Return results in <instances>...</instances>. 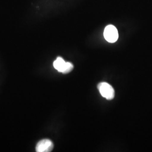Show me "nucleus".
Returning a JSON list of instances; mask_svg holds the SVG:
<instances>
[{
  "instance_id": "nucleus-3",
  "label": "nucleus",
  "mask_w": 152,
  "mask_h": 152,
  "mask_svg": "<svg viewBox=\"0 0 152 152\" xmlns=\"http://www.w3.org/2000/svg\"><path fill=\"white\" fill-rule=\"evenodd\" d=\"M105 39L110 43H114L118 38V32L117 28L113 25L107 26L104 31Z\"/></svg>"
},
{
  "instance_id": "nucleus-1",
  "label": "nucleus",
  "mask_w": 152,
  "mask_h": 152,
  "mask_svg": "<svg viewBox=\"0 0 152 152\" xmlns=\"http://www.w3.org/2000/svg\"><path fill=\"white\" fill-rule=\"evenodd\" d=\"M53 66L55 69L63 74H66L73 69L74 66L70 62H65L64 60L61 58L58 57L53 63Z\"/></svg>"
},
{
  "instance_id": "nucleus-4",
  "label": "nucleus",
  "mask_w": 152,
  "mask_h": 152,
  "mask_svg": "<svg viewBox=\"0 0 152 152\" xmlns=\"http://www.w3.org/2000/svg\"><path fill=\"white\" fill-rule=\"evenodd\" d=\"M54 148V144L49 139H43L38 142L36 147L37 152H51Z\"/></svg>"
},
{
  "instance_id": "nucleus-2",
  "label": "nucleus",
  "mask_w": 152,
  "mask_h": 152,
  "mask_svg": "<svg viewBox=\"0 0 152 152\" xmlns=\"http://www.w3.org/2000/svg\"><path fill=\"white\" fill-rule=\"evenodd\" d=\"M99 91L104 98L110 100L113 99L115 96L114 88L110 84L107 82H100L98 84Z\"/></svg>"
}]
</instances>
